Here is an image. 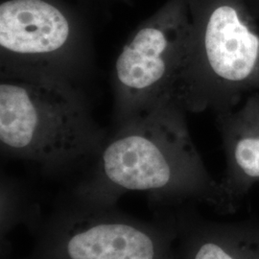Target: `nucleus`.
<instances>
[{"mask_svg": "<svg viewBox=\"0 0 259 259\" xmlns=\"http://www.w3.org/2000/svg\"><path fill=\"white\" fill-rule=\"evenodd\" d=\"M129 192H146L156 202L195 199L223 205L220 185L206 172L178 104L122 122L104 142L93 175L76 188L73 200L116 206Z\"/></svg>", "mask_w": 259, "mask_h": 259, "instance_id": "f257e3e1", "label": "nucleus"}, {"mask_svg": "<svg viewBox=\"0 0 259 259\" xmlns=\"http://www.w3.org/2000/svg\"><path fill=\"white\" fill-rule=\"evenodd\" d=\"M0 144L7 156L57 170L98 155L104 138L63 83L14 71L0 83Z\"/></svg>", "mask_w": 259, "mask_h": 259, "instance_id": "f03ea898", "label": "nucleus"}, {"mask_svg": "<svg viewBox=\"0 0 259 259\" xmlns=\"http://www.w3.org/2000/svg\"><path fill=\"white\" fill-rule=\"evenodd\" d=\"M196 30L187 0H171L122 48L114 76L124 121L185 99Z\"/></svg>", "mask_w": 259, "mask_h": 259, "instance_id": "7ed1b4c3", "label": "nucleus"}, {"mask_svg": "<svg viewBox=\"0 0 259 259\" xmlns=\"http://www.w3.org/2000/svg\"><path fill=\"white\" fill-rule=\"evenodd\" d=\"M172 221L144 222L115 206L73 200L40 230L26 259H181Z\"/></svg>", "mask_w": 259, "mask_h": 259, "instance_id": "20e7f679", "label": "nucleus"}, {"mask_svg": "<svg viewBox=\"0 0 259 259\" xmlns=\"http://www.w3.org/2000/svg\"><path fill=\"white\" fill-rule=\"evenodd\" d=\"M200 65L223 83L259 87V35L232 3H218L197 19L189 72Z\"/></svg>", "mask_w": 259, "mask_h": 259, "instance_id": "39448f33", "label": "nucleus"}, {"mask_svg": "<svg viewBox=\"0 0 259 259\" xmlns=\"http://www.w3.org/2000/svg\"><path fill=\"white\" fill-rule=\"evenodd\" d=\"M72 20L50 0H5L0 4L2 56L42 61L61 54L73 37Z\"/></svg>", "mask_w": 259, "mask_h": 259, "instance_id": "423d86ee", "label": "nucleus"}, {"mask_svg": "<svg viewBox=\"0 0 259 259\" xmlns=\"http://www.w3.org/2000/svg\"><path fill=\"white\" fill-rule=\"evenodd\" d=\"M227 173L220 185L223 205L259 181V95L221 116Z\"/></svg>", "mask_w": 259, "mask_h": 259, "instance_id": "0eeeda50", "label": "nucleus"}, {"mask_svg": "<svg viewBox=\"0 0 259 259\" xmlns=\"http://www.w3.org/2000/svg\"><path fill=\"white\" fill-rule=\"evenodd\" d=\"M181 259H259V233L214 224L172 221Z\"/></svg>", "mask_w": 259, "mask_h": 259, "instance_id": "6e6552de", "label": "nucleus"}]
</instances>
